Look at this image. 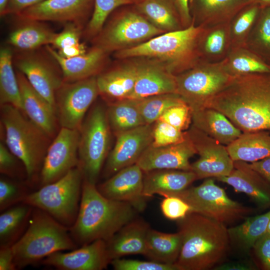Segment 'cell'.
Segmentation results:
<instances>
[{
  "label": "cell",
  "mask_w": 270,
  "mask_h": 270,
  "mask_svg": "<svg viewBox=\"0 0 270 270\" xmlns=\"http://www.w3.org/2000/svg\"><path fill=\"white\" fill-rule=\"evenodd\" d=\"M206 107L223 114L242 132L270 130V73L234 77Z\"/></svg>",
  "instance_id": "obj_1"
},
{
  "label": "cell",
  "mask_w": 270,
  "mask_h": 270,
  "mask_svg": "<svg viewBox=\"0 0 270 270\" xmlns=\"http://www.w3.org/2000/svg\"><path fill=\"white\" fill-rule=\"evenodd\" d=\"M138 212L130 204L108 198L95 184L84 178L78 216L69 228L76 245L82 246L96 240L108 241Z\"/></svg>",
  "instance_id": "obj_2"
},
{
  "label": "cell",
  "mask_w": 270,
  "mask_h": 270,
  "mask_svg": "<svg viewBox=\"0 0 270 270\" xmlns=\"http://www.w3.org/2000/svg\"><path fill=\"white\" fill-rule=\"evenodd\" d=\"M178 221L182 244L175 264L179 270H207L224 260L230 239L226 225L196 212Z\"/></svg>",
  "instance_id": "obj_3"
},
{
  "label": "cell",
  "mask_w": 270,
  "mask_h": 270,
  "mask_svg": "<svg viewBox=\"0 0 270 270\" xmlns=\"http://www.w3.org/2000/svg\"><path fill=\"white\" fill-rule=\"evenodd\" d=\"M204 27L192 22L189 26L164 32L132 48L114 52L118 58H142L160 62L176 76L195 66L201 60L198 42Z\"/></svg>",
  "instance_id": "obj_4"
},
{
  "label": "cell",
  "mask_w": 270,
  "mask_h": 270,
  "mask_svg": "<svg viewBox=\"0 0 270 270\" xmlns=\"http://www.w3.org/2000/svg\"><path fill=\"white\" fill-rule=\"evenodd\" d=\"M76 246L68 228L44 211L33 208L26 230L12 248L18 268L42 260L54 252L74 250Z\"/></svg>",
  "instance_id": "obj_5"
},
{
  "label": "cell",
  "mask_w": 270,
  "mask_h": 270,
  "mask_svg": "<svg viewBox=\"0 0 270 270\" xmlns=\"http://www.w3.org/2000/svg\"><path fill=\"white\" fill-rule=\"evenodd\" d=\"M22 112L10 104L0 105V124L6 146L23 164L28 180L33 181L40 174L50 137Z\"/></svg>",
  "instance_id": "obj_6"
},
{
  "label": "cell",
  "mask_w": 270,
  "mask_h": 270,
  "mask_svg": "<svg viewBox=\"0 0 270 270\" xmlns=\"http://www.w3.org/2000/svg\"><path fill=\"white\" fill-rule=\"evenodd\" d=\"M83 180V172L78 165L58 180L30 192L22 203L44 211L70 228L78 212Z\"/></svg>",
  "instance_id": "obj_7"
},
{
  "label": "cell",
  "mask_w": 270,
  "mask_h": 270,
  "mask_svg": "<svg viewBox=\"0 0 270 270\" xmlns=\"http://www.w3.org/2000/svg\"><path fill=\"white\" fill-rule=\"evenodd\" d=\"M106 22L93 42L94 46L108 54L132 48L164 33L142 15L134 4L117 8Z\"/></svg>",
  "instance_id": "obj_8"
},
{
  "label": "cell",
  "mask_w": 270,
  "mask_h": 270,
  "mask_svg": "<svg viewBox=\"0 0 270 270\" xmlns=\"http://www.w3.org/2000/svg\"><path fill=\"white\" fill-rule=\"evenodd\" d=\"M110 130L106 110L101 104L92 108L79 130L78 165L84 178L95 184L109 154Z\"/></svg>",
  "instance_id": "obj_9"
},
{
  "label": "cell",
  "mask_w": 270,
  "mask_h": 270,
  "mask_svg": "<svg viewBox=\"0 0 270 270\" xmlns=\"http://www.w3.org/2000/svg\"><path fill=\"white\" fill-rule=\"evenodd\" d=\"M234 78L226 70L222 62L200 61L176 76L177 94L194 112L205 108Z\"/></svg>",
  "instance_id": "obj_10"
},
{
  "label": "cell",
  "mask_w": 270,
  "mask_h": 270,
  "mask_svg": "<svg viewBox=\"0 0 270 270\" xmlns=\"http://www.w3.org/2000/svg\"><path fill=\"white\" fill-rule=\"evenodd\" d=\"M170 196H178L186 202L191 212L200 214L224 224L243 218L250 212L248 208L230 198L212 178H206L198 186L188 187Z\"/></svg>",
  "instance_id": "obj_11"
},
{
  "label": "cell",
  "mask_w": 270,
  "mask_h": 270,
  "mask_svg": "<svg viewBox=\"0 0 270 270\" xmlns=\"http://www.w3.org/2000/svg\"><path fill=\"white\" fill-rule=\"evenodd\" d=\"M42 49L14 53V64L36 91L55 108L56 94L64 82V78L56 60L45 46Z\"/></svg>",
  "instance_id": "obj_12"
},
{
  "label": "cell",
  "mask_w": 270,
  "mask_h": 270,
  "mask_svg": "<svg viewBox=\"0 0 270 270\" xmlns=\"http://www.w3.org/2000/svg\"><path fill=\"white\" fill-rule=\"evenodd\" d=\"M98 95L96 76L64 82L55 96L56 114L62 128L80 130L86 112Z\"/></svg>",
  "instance_id": "obj_13"
},
{
  "label": "cell",
  "mask_w": 270,
  "mask_h": 270,
  "mask_svg": "<svg viewBox=\"0 0 270 270\" xmlns=\"http://www.w3.org/2000/svg\"><path fill=\"white\" fill-rule=\"evenodd\" d=\"M198 159L191 164L198 180L228 176L234 168L226 146L220 144L192 124L186 130Z\"/></svg>",
  "instance_id": "obj_14"
},
{
  "label": "cell",
  "mask_w": 270,
  "mask_h": 270,
  "mask_svg": "<svg viewBox=\"0 0 270 270\" xmlns=\"http://www.w3.org/2000/svg\"><path fill=\"white\" fill-rule=\"evenodd\" d=\"M80 130L61 128L48 146L40 174V187L53 182L79 164Z\"/></svg>",
  "instance_id": "obj_15"
},
{
  "label": "cell",
  "mask_w": 270,
  "mask_h": 270,
  "mask_svg": "<svg viewBox=\"0 0 270 270\" xmlns=\"http://www.w3.org/2000/svg\"><path fill=\"white\" fill-rule=\"evenodd\" d=\"M94 8V0H46L13 16L23 20L72 23L84 29Z\"/></svg>",
  "instance_id": "obj_16"
},
{
  "label": "cell",
  "mask_w": 270,
  "mask_h": 270,
  "mask_svg": "<svg viewBox=\"0 0 270 270\" xmlns=\"http://www.w3.org/2000/svg\"><path fill=\"white\" fill-rule=\"evenodd\" d=\"M153 124H144L116 135L115 144L109 152L104 176L109 178L120 170L136 164L152 142Z\"/></svg>",
  "instance_id": "obj_17"
},
{
  "label": "cell",
  "mask_w": 270,
  "mask_h": 270,
  "mask_svg": "<svg viewBox=\"0 0 270 270\" xmlns=\"http://www.w3.org/2000/svg\"><path fill=\"white\" fill-rule=\"evenodd\" d=\"M144 172L136 164L124 168L97 186L105 197L131 204L138 212L146 206L143 194Z\"/></svg>",
  "instance_id": "obj_18"
},
{
  "label": "cell",
  "mask_w": 270,
  "mask_h": 270,
  "mask_svg": "<svg viewBox=\"0 0 270 270\" xmlns=\"http://www.w3.org/2000/svg\"><path fill=\"white\" fill-rule=\"evenodd\" d=\"M42 262L61 270H102L110 264L106 241L96 240L68 252H54Z\"/></svg>",
  "instance_id": "obj_19"
},
{
  "label": "cell",
  "mask_w": 270,
  "mask_h": 270,
  "mask_svg": "<svg viewBox=\"0 0 270 270\" xmlns=\"http://www.w3.org/2000/svg\"><path fill=\"white\" fill-rule=\"evenodd\" d=\"M195 154L196 150L188 134L185 140L176 144L158 147L150 145L136 164L144 172L158 170L189 171L192 170L190 159Z\"/></svg>",
  "instance_id": "obj_20"
},
{
  "label": "cell",
  "mask_w": 270,
  "mask_h": 270,
  "mask_svg": "<svg viewBox=\"0 0 270 270\" xmlns=\"http://www.w3.org/2000/svg\"><path fill=\"white\" fill-rule=\"evenodd\" d=\"M138 62V76L128 98L139 100L168 93H177L176 76L160 62L146 58Z\"/></svg>",
  "instance_id": "obj_21"
},
{
  "label": "cell",
  "mask_w": 270,
  "mask_h": 270,
  "mask_svg": "<svg viewBox=\"0 0 270 270\" xmlns=\"http://www.w3.org/2000/svg\"><path fill=\"white\" fill-rule=\"evenodd\" d=\"M18 84L22 112L48 137L56 130L57 116L55 108L32 86L25 76L16 71Z\"/></svg>",
  "instance_id": "obj_22"
},
{
  "label": "cell",
  "mask_w": 270,
  "mask_h": 270,
  "mask_svg": "<svg viewBox=\"0 0 270 270\" xmlns=\"http://www.w3.org/2000/svg\"><path fill=\"white\" fill-rule=\"evenodd\" d=\"M45 48L60 67L64 82H76L96 76L104 70L108 54L94 46L82 55L65 58L50 45Z\"/></svg>",
  "instance_id": "obj_23"
},
{
  "label": "cell",
  "mask_w": 270,
  "mask_h": 270,
  "mask_svg": "<svg viewBox=\"0 0 270 270\" xmlns=\"http://www.w3.org/2000/svg\"><path fill=\"white\" fill-rule=\"evenodd\" d=\"M215 179L246 194L260 206H270V185L248 162L234 161V168L228 176Z\"/></svg>",
  "instance_id": "obj_24"
},
{
  "label": "cell",
  "mask_w": 270,
  "mask_h": 270,
  "mask_svg": "<svg viewBox=\"0 0 270 270\" xmlns=\"http://www.w3.org/2000/svg\"><path fill=\"white\" fill-rule=\"evenodd\" d=\"M254 0H190L192 22L204 28L230 23L243 8Z\"/></svg>",
  "instance_id": "obj_25"
},
{
  "label": "cell",
  "mask_w": 270,
  "mask_h": 270,
  "mask_svg": "<svg viewBox=\"0 0 270 270\" xmlns=\"http://www.w3.org/2000/svg\"><path fill=\"white\" fill-rule=\"evenodd\" d=\"M137 76V62L102 70L96 76L100 95L109 103L128 98L133 91Z\"/></svg>",
  "instance_id": "obj_26"
},
{
  "label": "cell",
  "mask_w": 270,
  "mask_h": 270,
  "mask_svg": "<svg viewBox=\"0 0 270 270\" xmlns=\"http://www.w3.org/2000/svg\"><path fill=\"white\" fill-rule=\"evenodd\" d=\"M197 180L192 170H158L145 172L143 194L147 198L156 194L166 197L186 190Z\"/></svg>",
  "instance_id": "obj_27"
},
{
  "label": "cell",
  "mask_w": 270,
  "mask_h": 270,
  "mask_svg": "<svg viewBox=\"0 0 270 270\" xmlns=\"http://www.w3.org/2000/svg\"><path fill=\"white\" fill-rule=\"evenodd\" d=\"M150 228L146 222L138 218L122 227L106 242L112 261L130 254L144 255Z\"/></svg>",
  "instance_id": "obj_28"
},
{
  "label": "cell",
  "mask_w": 270,
  "mask_h": 270,
  "mask_svg": "<svg viewBox=\"0 0 270 270\" xmlns=\"http://www.w3.org/2000/svg\"><path fill=\"white\" fill-rule=\"evenodd\" d=\"M15 18L20 22L8 34L10 46L18 51L26 52L52 45L57 33L44 22Z\"/></svg>",
  "instance_id": "obj_29"
},
{
  "label": "cell",
  "mask_w": 270,
  "mask_h": 270,
  "mask_svg": "<svg viewBox=\"0 0 270 270\" xmlns=\"http://www.w3.org/2000/svg\"><path fill=\"white\" fill-rule=\"evenodd\" d=\"M192 124L226 146L242 133L223 114L208 107L192 112Z\"/></svg>",
  "instance_id": "obj_30"
},
{
  "label": "cell",
  "mask_w": 270,
  "mask_h": 270,
  "mask_svg": "<svg viewBox=\"0 0 270 270\" xmlns=\"http://www.w3.org/2000/svg\"><path fill=\"white\" fill-rule=\"evenodd\" d=\"M231 49L230 23L204 27L198 42L202 62H221L226 58Z\"/></svg>",
  "instance_id": "obj_31"
},
{
  "label": "cell",
  "mask_w": 270,
  "mask_h": 270,
  "mask_svg": "<svg viewBox=\"0 0 270 270\" xmlns=\"http://www.w3.org/2000/svg\"><path fill=\"white\" fill-rule=\"evenodd\" d=\"M234 161L256 162L270 156V132L260 130L242 132L226 146Z\"/></svg>",
  "instance_id": "obj_32"
},
{
  "label": "cell",
  "mask_w": 270,
  "mask_h": 270,
  "mask_svg": "<svg viewBox=\"0 0 270 270\" xmlns=\"http://www.w3.org/2000/svg\"><path fill=\"white\" fill-rule=\"evenodd\" d=\"M134 6L149 22L164 32L184 28L174 0H141Z\"/></svg>",
  "instance_id": "obj_33"
},
{
  "label": "cell",
  "mask_w": 270,
  "mask_h": 270,
  "mask_svg": "<svg viewBox=\"0 0 270 270\" xmlns=\"http://www.w3.org/2000/svg\"><path fill=\"white\" fill-rule=\"evenodd\" d=\"M182 244L180 232L168 234L150 228L147 234L144 256L150 260L175 264Z\"/></svg>",
  "instance_id": "obj_34"
},
{
  "label": "cell",
  "mask_w": 270,
  "mask_h": 270,
  "mask_svg": "<svg viewBox=\"0 0 270 270\" xmlns=\"http://www.w3.org/2000/svg\"><path fill=\"white\" fill-rule=\"evenodd\" d=\"M33 207L21 203L2 212L0 215V245L12 246L26 230Z\"/></svg>",
  "instance_id": "obj_35"
},
{
  "label": "cell",
  "mask_w": 270,
  "mask_h": 270,
  "mask_svg": "<svg viewBox=\"0 0 270 270\" xmlns=\"http://www.w3.org/2000/svg\"><path fill=\"white\" fill-rule=\"evenodd\" d=\"M106 112L111 130L115 136L146 124L136 100L126 98L109 103Z\"/></svg>",
  "instance_id": "obj_36"
},
{
  "label": "cell",
  "mask_w": 270,
  "mask_h": 270,
  "mask_svg": "<svg viewBox=\"0 0 270 270\" xmlns=\"http://www.w3.org/2000/svg\"><path fill=\"white\" fill-rule=\"evenodd\" d=\"M10 48L2 46L0 50V104H10L22 112L18 84Z\"/></svg>",
  "instance_id": "obj_37"
},
{
  "label": "cell",
  "mask_w": 270,
  "mask_h": 270,
  "mask_svg": "<svg viewBox=\"0 0 270 270\" xmlns=\"http://www.w3.org/2000/svg\"><path fill=\"white\" fill-rule=\"evenodd\" d=\"M224 68L233 77L258 73H270V65L246 48H232L222 62Z\"/></svg>",
  "instance_id": "obj_38"
},
{
  "label": "cell",
  "mask_w": 270,
  "mask_h": 270,
  "mask_svg": "<svg viewBox=\"0 0 270 270\" xmlns=\"http://www.w3.org/2000/svg\"><path fill=\"white\" fill-rule=\"evenodd\" d=\"M270 220V210L246 218L240 224L228 228L230 242L242 250L253 248L256 240L266 232Z\"/></svg>",
  "instance_id": "obj_39"
},
{
  "label": "cell",
  "mask_w": 270,
  "mask_h": 270,
  "mask_svg": "<svg viewBox=\"0 0 270 270\" xmlns=\"http://www.w3.org/2000/svg\"><path fill=\"white\" fill-rule=\"evenodd\" d=\"M246 48L270 65V8H260Z\"/></svg>",
  "instance_id": "obj_40"
},
{
  "label": "cell",
  "mask_w": 270,
  "mask_h": 270,
  "mask_svg": "<svg viewBox=\"0 0 270 270\" xmlns=\"http://www.w3.org/2000/svg\"><path fill=\"white\" fill-rule=\"evenodd\" d=\"M260 10L252 2L240 10L230 21V32L232 48H246L250 34Z\"/></svg>",
  "instance_id": "obj_41"
},
{
  "label": "cell",
  "mask_w": 270,
  "mask_h": 270,
  "mask_svg": "<svg viewBox=\"0 0 270 270\" xmlns=\"http://www.w3.org/2000/svg\"><path fill=\"white\" fill-rule=\"evenodd\" d=\"M186 103L177 93L155 95L138 100V107L145 124H152L169 108Z\"/></svg>",
  "instance_id": "obj_42"
},
{
  "label": "cell",
  "mask_w": 270,
  "mask_h": 270,
  "mask_svg": "<svg viewBox=\"0 0 270 270\" xmlns=\"http://www.w3.org/2000/svg\"><path fill=\"white\" fill-rule=\"evenodd\" d=\"M133 4L131 0H94L92 14L82 34L86 38L93 40L100 32L112 12L121 6Z\"/></svg>",
  "instance_id": "obj_43"
},
{
  "label": "cell",
  "mask_w": 270,
  "mask_h": 270,
  "mask_svg": "<svg viewBox=\"0 0 270 270\" xmlns=\"http://www.w3.org/2000/svg\"><path fill=\"white\" fill-rule=\"evenodd\" d=\"M187 136L186 130H180L158 120L153 124V139L151 145L158 147L176 144L185 140Z\"/></svg>",
  "instance_id": "obj_44"
},
{
  "label": "cell",
  "mask_w": 270,
  "mask_h": 270,
  "mask_svg": "<svg viewBox=\"0 0 270 270\" xmlns=\"http://www.w3.org/2000/svg\"><path fill=\"white\" fill-rule=\"evenodd\" d=\"M30 193L26 187L15 182L4 178L0 180V210L1 212L22 203Z\"/></svg>",
  "instance_id": "obj_45"
},
{
  "label": "cell",
  "mask_w": 270,
  "mask_h": 270,
  "mask_svg": "<svg viewBox=\"0 0 270 270\" xmlns=\"http://www.w3.org/2000/svg\"><path fill=\"white\" fill-rule=\"evenodd\" d=\"M158 120L186 131L192 124V110L186 103L180 104L168 109Z\"/></svg>",
  "instance_id": "obj_46"
},
{
  "label": "cell",
  "mask_w": 270,
  "mask_h": 270,
  "mask_svg": "<svg viewBox=\"0 0 270 270\" xmlns=\"http://www.w3.org/2000/svg\"><path fill=\"white\" fill-rule=\"evenodd\" d=\"M110 264L116 270H179L176 264H170L154 261L116 258Z\"/></svg>",
  "instance_id": "obj_47"
},
{
  "label": "cell",
  "mask_w": 270,
  "mask_h": 270,
  "mask_svg": "<svg viewBox=\"0 0 270 270\" xmlns=\"http://www.w3.org/2000/svg\"><path fill=\"white\" fill-rule=\"evenodd\" d=\"M164 198L160 206L163 215L168 219L178 220L191 212L189 205L182 198L174 196Z\"/></svg>",
  "instance_id": "obj_48"
},
{
  "label": "cell",
  "mask_w": 270,
  "mask_h": 270,
  "mask_svg": "<svg viewBox=\"0 0 270 270\" xmlns=\"http://www.w3.org/2000/svg\"><path fill=\"white\" fill-rule=\"evenodd\" d=\"M63 30L57 33L52 46L58 50L80 42L84 28L72 23L64 24Z\"/></svg>",
  "instance_id": "obj_49"
},
{
  "label": "cell",
  "mask_w": 270,
  "mask_h": 270,
  "mask_svg": "<svg viewBox=\"0 0 270 270\" xmlns=\"http://www.w3.org/2000/svg\"><path fill=\"white\" fill-rule=\"evenodd\" d=\"M3 142L0 143V172L10 176L16 174L18 160ZM19 160V159H18Z\"/></svg>",
  "instance_id": "obj_50"
},
{
  "label": "cell",
  "mask_w": 270,
  "mask_h": 270,
  "mask_svg": "<svg viewBox=\"0 0 270 270\" xmlns=\"http://www.w3.org/2000/svg\"><path fill=\"white\" fill-rule=\"evenodd\" d=\"M253 248L264 268L270 270V234L266 232L260 237Z\"/></svg>",
  "instance_id": "obj_51"
},
{
  "label": "cell",
  "mask_w": 270,
  "mask_h": 270,
  "mask_svg": "<svg viewBox=\"0 0 270 270\" xmlns=\"http://www.w3.org/2000/svg\"><path fill=\"white\" fill-rule=\"evenodd\" d=\"M46 0H8L4 16L15 15L24 9Z\"/></svg>",
  "instance_id": "obj_52"
},
{
  "label": "cell",
  "mask_w": 270,
  "mask_h": 270,
  "mask_svg": "<svg viewBox=\"0 0 270 270\" xmlns=\"http://www.w3.org/2000/svg\"><path fill=\"white\" fill-rule=\"evenodd\" d=\"M17 269L14 262L12 246H0V270H14Z\"/></svg>",
  "instance_id": "obj_53"
},
{
  "label": "cell",
  "mask_w": 270,
  "mask_h": 270,
  "mask_svg": "<svg viewBox=\"0 0 270 270\" xmlns=\"http://www.w3.org/2000/svg\"><path fill=\"white\" fill-rule=\"evenodd\" d=\"M180 18L183 28L192 24V17L190 8V0H174Z\"/></svg>",
  "instance_id": "obj_54"
},
{
  "label": "cell",
  "mask_w": 270,
  "mask_h": 270,
  "mask_svg": "<svg viewBox=\"0 0 270 270\" xmlns=\"http://www.w3.org/2000/svg\"><path fill=\"white\" fill-rule=\"evenodd\" d=\"M248 164L270 185V156L256 162H248Z\"/></svg>",
  "instance_id": "obj_55"
},
{
  "label": "cell",
  "mask_w": 270,
  "mask_h": 270,
  "mask_svg": "<svg viewBox=\"0 0 270 270\" xmlns=\"http://www.w3.org/2000/svg\"><path fill=\"white\" fill-rule=\"evenodd\" d=\"M57 51L60 56L65 58H71L85 54L87 50L85 44L80 42Z\"/></svg>",
  "instance_id": "obj_56"
},
{
  "label": "cell",
  "mask_w": 270,
  "mask_h": 270,
  "mask_svg": "<svg viewBox=\"0 0 270 270\" xmlns=\"http://www.w3.org/2000/svg\"><path fill=\"white\" fill-rule=\"evenodd\" d=\"M255 267L253 264L246 262H233L219 264L216 266L215 270H252Z\"/></svg>",
  "instance_id": "obj_57"
},
{
  "label": "cell",
  "mask_w": 270,
  "mask_h": 270,
  "mask_svg": "<svg viewBox=\"0 0 270 270\" xmlns=\"http://www.w3.org/2000/svg\"><path fill=\"white\" fill-rule=\"evenodd\" d=\"M260 8H270V0H254Z\"/></svg>",
  "instance_id": "obj_58"
},
{
  "label": "cell",
  "mask_w": 270,
  "mask_h": 270,
  "mask_svg": "<svg viewBox=\"0 0 270 270\" xmlns=\"http://www.w3.org/2000/svg\"><path fill=\"white\" fill-rule=\"evenodd\" d=\"M8 1V0H0V15L1 16H4Z\"/></svg>",
  "instance_id": "obj_59"
},
{
  "label": "cell",
  "mask_w": 270,
  "mask_h": 270,
  "mask_svg": "<svg viewBox=\"0 0 270 270\" xmlns=\"http://www.w3.org/2000/svg\"><path fill=\"white\" fill-rule=\"evenodd\" d=\"M266 232L270 234V221H269V222L268 223V226H267Z\"/></svg>",
  "instance_id": "obj_60"
},
{
  "label": "cell",
  "mask_w": 270,
  "mask_h": 270,
  "mask_svg": "<svg viewBox=\"0 0 270 270\" xmlns=\"http://www.w3.org/2000/svg\"><path fill=\"white\" fill-rule=\"evenodd\" d=\"M134 3V4L139 2L141 0H131Z\"/></svg>",
  "instance_id": "obj_61"
}]
</instances>
